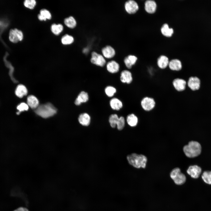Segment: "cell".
Segmentation results:
<instances>
[{
	"mask_svg": "<svg viewBox=\"0 0 211 211\" xmlns=\"http://www.w3.org/2000/svg\"><path fill=\"white\" fill-rule=\"evenodd\" d=\"M126 120L128 125L132 127L136 126L138 122L137 117L133 113L128 115L127 116Z\"/></svg>",
	"mask_w": 211,
	"mask_h": 211,
	"instance_id": "cell-25",
	"label": "cell"
},
{
	"mask_svg": "<svg viewBox=\"0 0 211 211\" xmlns=\"http://www.w3.org/2000/svg\"><path fill=\"white\" fill-rule=\"evenodd\" d=\"M202 177L205 183L208 184H211V171H204L202 175Z\"/></svg>",
	"mask_w": 211,
	"mask_h": 211,
	"instance_id": "cell-31",
	"label": "cell"
},
{
	"mask_svg": "<svg viewBox=\"0 0 211 211\" xmlns=\"http://www.w3.org/2000/svg\"><path fill=\"white\" fill-rule=\"evenodd\" d=\"M119 119L118 115L116 114L111 115L109 118V122L111 127L115 128L117 125Z\"/></svg>",
	"mask_w": 211,
	"mask_h": 211,
	"instance_id": "cell-28",
	"label": "cell"
},
{
	"mask_svg": "<svg viewBox=\"0 0 211 211\" xmlns=\"http://www.w3.org/2000/svg\"><path fill=\"white\" fill-rule=\"evenodd\" d=\"M116 92V89L113 86H106L105 89V92L108 97H113Z\"/></svg>",
	"mask_w": 211,
	"mask_h": 211,
	"instance_id": "cell-30",
	"label": "cell"
},
{
	"mask_svg": "<svg viewBox=\"0 0 211 211\" xmlns=\"http://www.w3.org/2000/svg\"><path fill=\"white\" fill-rule=\"evenodd\" d=\"M107 71L112 74L118 72L120 69V65L118 63L114 60H111L108 62L106 64Z\"/></svg>",
	"mask_w": 211,
	"mask_h": 211,
	"instance_id": "cell-16",
	"label": "cell"
},
{
	"mask_svg": "<svg viewBox=\"0 0 211 211\" xmlns=\"http://www.w3.org/2000/svg\"><path fill=\"white\" fill-rule=\"evenodd\" d=\"M15 92L17 96L20 98H22L27 94L28 90L25 86L22 84H20L17 87Z\"/></svg>",
	"mask_w": 211,
	"mask_h": 211,
	"instance_id": "cell-24",
	"label": "cell"
},
{
	"mask_svg": "<svg viewBox=\"0 0 211 211\" xmlns=\"http://www.w3.org/2000/svg\"><path fill=\"white\" fill-rule=\"evenodd\" d=\"M169 61L168 58L164 55H161L157 58V64L161 69H164L168 66Z\"/></svg>",
	"mask_w": 211,
	"mask_h": 211,
	"instance_id": "cell-15",
	"label": "cell"
},
{
	"mask_svg": "<svg viewBox=\"0 0 211 211\" xmlns=\"http://www.w3.org/2000/svg\"><path fill=\"white\" fill-rule=\"evenodd\" d=\"M101 51L103 56L106 58H111L115 55L114 49L110 45H107L103 48Z\"/></svg>",
	"mask_w": 211,
	"mask_h": 211,
	"instance_id": "cell-17",
	"label": "cell"
},
{
	"mask_svg": "<svg viewBox=\"0 0 211 211\" xmlns=\"http://www.w3.org/2000/svg\"><path fill=\"white\" fill-rule=\"evenodd\" d=\"M137 60V58L136 56L130 55L125 57L124 62L126 67L128 69H130L136 63Z\"/></svg>",
	"mask_w": 211,
	"mask_h": 211,
	"instance_id": "cell-19",
	"label": "cell"
},
{
	"mask_svg": "<svg viewBox=\"0 0 211 211\" xmlns=\"http://www.w3.org/2000/svg\"><path fill=\"white\" fill-rule=\"evenodd\" d=\"M89 96L88 93L84 91H81L79 94L75 101V104L79 106L82 103H86L89 100Z\"/></svg>",
	"mask_w": 211,
	"mask_h": 211,
	"instance_id": "cell-18",
	"label": "cell"
},
{
	"mask_svg": "<svg viewBox=\"0 0 211 211\" xmlns=\"http://www.w3.org/2000/svg\"><path fill=\"white\" fill-rule=\"evenodd\" d=\"M27 102L28 106L32 109H36L39 106V101L38 99L33 95L28 96Z\"/></svg>",
	"mask_w": 211,
	"mask_h": 211,
	"instance_id": "cell-22",
	"label": "cell"
},
{
	"mask_svg": "<svg viewBox=\"0 0 211 211\" xmlns=\"http://www.w3.org/2000/svg\"><path fill=\"white\" fill-rule=\"evenodd\" d=\"M64 23L67 26L70 28H74L76 25L75 19L72 16L65 18L64 20Z\"/></svg>",
	"mask_w": 211,
	"mask_h": 211,
	"instance_id": "cell-26",
	"label": "cell"
},
{
	"mask_svg": "<svg viewBox=\"0 0 211 211\" xmlns=\"http://www.w3.org/2000/svg\"><path fill=\"white\" fill-rule=\"evenodd\" d=\"M170 176L176 185H181L183 184L186 180L185 175L181 172L178 167L173 169L170 173Z\"/></svg>",
	"mask_w": 211,
	"mask_h": 211,
	"instance_id": "cell-4",
	"label": "cell"
},
{
	"mask_svg": "<svg viewBox=\"0 0 211 211\" xmlns=\"http://www.w3.org/2000/svg\"><path fill=\"white\" fill-rule=\"evenodd\" d=\"M161 31L163 35L167 37H171L174 32L173 29L169 28L168 25L166 23L162 25L161 28Z\"/></svg>",
	"mask_w": 211,
	"mask_h": 211,
	"instance_id": "cell-23",
	"label": "cell"
},
{
	"mask_svg": "<svg viewBox=\"0 0 211 211\" xmlns=\"http://www.w3.org/2000/svg\"><path fill=\"white\" fill-rule=\"evenodd\" d=\"M17 108L18 110V112H17V113L19 114L22 111L27 110L28 109L29 106L27 104L22 103L17 106Z\"/></svg>",
	"mask_w": 211,
	"mask_h": 211,
	"instance_id": "cell-34",
	"label": "cell"
},
{
	"mask_svg": "<svg viewBox=\"0 0 211 211\" xmlns=\"http://www.w3.org/2000/svg\"><path fill=\"white\" fill-rule=\"evenodd\" d=\"M40 14L44 19L45 21L47 19L50 20L51 18L52 15L50 12L45 9H42L40 11Z\"/></svg>",
	"mask_w": 211,
	"mask_h": 211,
	"instance_id": "cell-32",
	"label": "cell"
},
{
	"mask_svg": "<svg viewBox=\"0 0 211 211\" xmlns=\"http://www.w3.org/2000/svg\"><path fill=\"white\" fill-rule=\"evenodd\" d=\"M125 125V120L123 116L119 118V119L117 125L118 129L120 130H122L124 128Z\"/></svg>",
	"mask_w": 211,
	"mask_h": 211,
	"instance_id": "cell-35",
	"label": "cell"
},
{
	"mask_svg": "<svg viewBox=\"0 0 211 211\" xmlns=\"http://www.w3.org/2000/svg\"><path fill=\"white\" fill-rule=\"evenodd\" d=\"M23 35V32L16 28L11 29L9 33V39L12 42L17 43L22 40Z\"/></svg>",
	"mask_w": 211,
	"mask_h": 211,
	"instance_id": "cell-7",
	"label": "cell"
},
{
	"mask_svg": "<svg viewBox=\"0 0 211 211\" xmlns=\"http://www.w3.org/2000/svg\"><path fill=\"white\" fill-rule=\"evenodd\" d=\"M120 78L122 82L128 84H131L133 80L131 72L127 70H123L121 72Z\"/></svg>",
	"mask_w": 211,
	"mask_h": 211,
	"instance_id": "cell-12",
	"label": "cell"
},
{
	"mask_svg": "<svg viewBox=\"0 0 211 211\" xmlns=\"http://www.w3.org/2000/svg\"><path fill=\"white\" fill-rule=\"evenodd\" d=\"M183 151L185 155L189 158H193L200 155L201 152V147L198 142L192 141L187 145L184 146Z\"/></svg>",
	"mask_w": 211,
	"mask_h": 211,
	"instance_id": "cell-3",
	"label": "cell"
},
{
	"mask_svg": "<svg viewBox=\"0 0 211 211\" xmlns=\"http://www.w3.org/2000/svg\"><path fill=\"white\" fill-rule=\"evenodd\" d=\"M172 84L176 91L181 92L184 91L186 89L187 82L183 78L177 77L173 80Z\"/></svg>",
	"mask_w": 211,
	"mask_h": 211,
	"instance_id": "cell-6",
	"label": "cell"
},
{
	"mask_svg": "<svg viewBox=\"0 0 211 211\" xmlns=\"http://www.w3.org/2000/svg\"><path fill=\"white\" fill-rule=\"evenodd\" d=\"M35 111L37 115L41 117L47 118L55 115L57 113V109L52 103H48L39 105Z\"/></svg>",
	"mask_w": 211,
	"mask_h": 211,
	"instance_id": "cell-1",
	"label": "cell"
},
{
	"mask_svg": "<svg viewBox=\"0 0 211 211\" xmlns=\"http://www.w3.org/2000/svg\"><path fill=\"white\" fill-rule=\"evenodd\" d=\"M52 32L55 35H59L63 30V27L61 24H53L51 26Z\"/></svg>",
	"mask_w": 211,
	"mask_h": 211,
	"instance_id": "cell-27",
	"label": "cell"
},
{
	"mask_svg": "<svg viewBox=\"0 0 211 211\" xmlns=\"http://www.w3.org/2000/svg\"><path fill=\"white\" fill-rule=\"evenodd\" d=\"M156 101L152 97L146 96L143 98L140 101V106L143 110L149 112L153 110L155 108Z\"/></svg>",
	"mask_w": 211,
	"mask_h": 211,
	"instance_id": "cell-5",
	"label": "cell"
},
{
	"mask_svg": "<svg viewBox=\"0 0 211 211\" xmlns=\"http://www.w3.org/2000/svg\"><path fill=\"white\" fill-rule=\"evenodd\" d=\"M127 158L129 164L134 167L144 168L146 167L147 159L143 154L133 153L128 155Z\"/></svg>",
	"mask_w": 211,
	"mask_h": 211,
	"instance_id": "cell-2",
	"label": "cell"
},
{
	"mask_svg": "<svg viewBox=\"0 0 211 211\" xmlns=\"http://www.w3.org/2000/svg\"><path fill=\"white\" fill-rule=\"evenodd\" d=\"M109 104L111 108L114 110H119L123 106L122 102L116 98H113L111 99Z\"/></svg>",
	"mask_w": 211,
	"mask_h": 211,
	"instance_id": "cell-21",
	"label": "cell"
},
{
	"mask_svg": "<svg viewBox=\"0 0 211 211\" xmlns=\"http://www.w3.org/2000/svg\"><path fill=\"white\" fill-rule=\"evenodd\" d=\"M201 171V169L200 167L194 165L190 166L187 171V172L192 178H197L200 176Z\"/></svg>",
	"mask_w": 211,
	"mask_h": 211,
	"instance_id": "cell-11",
	"label": "cell"
},
{
	"mask_svg": "<svg viewBox=\"0 0 211 211\" xmlns=\"http://www.w3.org/2000/svg\"><path fill=\"white\" fill-rule=\"evenodd\" d=\"M157 5L156 2L152 0H147L144 3V9L149 13H154L156 9Z\"/></svg>",
	"mask_w": 211,
	"mask_h": 211,
	"instance_id": "cell-14",
	"label": "cell"
},
{
	"mask_svg": "<svg viewBox=\"0 0 211 211\" xmlns=\"http://www.w3.org/2000/svg\"><path fill=\"white\" fill-rule=\"evenodd\" d=\"M7 25V24L1 21L0 20V31H2V29Z\"/></svg>",
	"mask_w": 211,
	"mask_h": 211,
	"instance_id": "cell-37",
	"label": "cell"
},
{
	"mask_svg": "<svg viewBox=\"0 0 211 211\" xmlns=\"http://www.w3.org/2000/svg\"><path fill=\"white\" fill-rule=\"evenodd\" d=\"M168 67L171 70L179 72L182 69L181 61L177 59H173L169 61Z\"/></svg>",
	"mask_w": 211,
	"mask_h": 211,
	"instance_id": "cell-13",
	"label": "cell"
},
{
	"mask_svg": "<svg viewBox=\"0 0 211 211\" xmlns=\"http://www.w3.org/2000/svg\"><path fill=\"white\" fill-rule=\"evenodd\" d=\"M137 3L133 0H129L125 2V8L126 11L130 14L135 13L139 9Z\"/></svg>",
	"mask_w": 211,
	"mask_h": 211,
	"instance_id": "cell-10",
	"label": "cell"
},
{
	"mask_svg": "<svg viewBox=\"0 0 211 211\" xmlns=\"http://www.w3.org/2000/svg\"><path fill=\"white\" fill-rule=\"evenodd\" d=\"M78 121L82 125L87 126H89L91 122V117L87 113H83L80 114L78 117Z\"/></svg>",
	"mask_w": 211,
	"mask_h": 211,
	"instance_id": "cell-20",
	"label": "cell"
},
{
	"mask_svg": "<svg viewBox=\"0 0 211 211\" xmlns=\"http://www.w3.org/2000/svg\"><path fill=\"white\" fill-rule=\"evenodd\" d=\"M13 211H30L26 207H20L15 209Z\"/></svg>",
	"mask_w": 211,
	"mask_h": 211,
	"instance_id": "cell-36",
	"label": "cell"
},
{
	"mask_svg": "<svg viewBox=\"0 0 211 211\" xmlns=\"http://www.w3.org/2000/svg\"><path fill=\"white\" fill-rule=\"evenodd\" d=\"M73 37L70 35L66 34L64 35L61 39L62 43L64 45H70L74 41Z\"/></svg>",
	"mask_w": 211,
	"mask_h": 211,
	"instance_id": "cell-29",
	"label": "cell"
},
{
	"mask_svg": "<svg viewBox=\"0 0 211 211\" xmlns=\"http://www.w3.org/2000/svg\"><path fill=\"white\" fill-rule=\"evenodd\" d=\"M25 7L30 9H33L36 5V2L35 0H25L23 2Z\"/></svg>",
	"mask_w": 211,
	"mask_h": 211,
	"instance_id": "cell-33",
	"label": "cell"
},
{
	"mask_svg": "<svg viewBox=\"0 0 211 211\" xmlns=\"http://www.w3.org/2000/svg\"><path fill=\"white\" fill-rule=\"evenodd\" d=\"M200 80L198 77L195 76H191L188 78L187 84L191 90L195 91L200 89Z\"/></svg>",
	"mask_w": 211,
	"mask_h": 211,
	"instance_id": "cell-9",
	"label": "cell"
},
{
	"mask_svg": "<svg viewBox=\"0 0 211 211\" xmlns=\"http://www.w3.org/2000/svg\"><path fill=\"white\" fill-rule=\"evenodd\" d=\"M90 61L93 64L101 67H103L106 64V60L104 57L95 52H92Z\"/></svg>",
	"mask_w": 211,
	"mask_h": 211,
	"instance_id": "cell-8",
	"label": "cell"
}]
</instances>
